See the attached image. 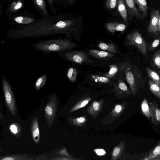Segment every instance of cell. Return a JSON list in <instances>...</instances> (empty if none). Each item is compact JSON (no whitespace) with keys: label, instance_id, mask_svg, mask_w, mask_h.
<instances>
[{"label":"cell","instance_id":"6da1fadb","mask_svg":"<svg viewBox=\"0 0 160 160\" xmlns=\"http://www.w3.org/2000/svg\"><path fill=\"white\" fill-rule=\"evenodd\" d=\"M35 21V34L40 36L62 33L75 36L82 32L84 27L81 15L68 12L41 17Z\"/></svg>","mask_w":160,"mask_h":160},{"label":"cell","instance_id":"7a4b0ae2","mask_svg":"<svg viewBox=\"0 0 160 160\" xmlns=\"http://www.w3.org/2000/svg\"><path fill=\"white\" fill-rule=\"evenodd\" d=\"M121 68L125 74L126 79L130 86L132 95L134 96L144 86L140 70L137 67L128 61L123 62Z\"/></svg>","mask_w":160,"mask_h":160},{"label":"cell","instance_id":"3957f363","mask_svg":"<svg viewBox=\"0 0 160 160\" xmlns=\"http://www.w3.org/2000/svg\"><path fill=\"white\" fill-rule=\"evenodd\" d=\"M36 48L44 52H59L78 47L75 43L65 39H55L41 42L36 44Z\"/></svg>","mask_w":160,"mask_h":160},{"label":"cell","instance_id":"277c9868","mask_svg":"<svg viewBox=\"0 0 160 160\" xmlns=\"http://www.w3.org/2000/svg\"><path fill=\"white\" fill-rule=\"evenodd\" d=\"M126 44L136 48L145 58H148L147 44L142 35L137 30L128 34L126 37Z\"/></svg>","mask_w":160,"mask_h":160},{"label":"cell","instance_id":"5b68a950","mask_svg":"<svg viewBox=\"0 0 160 160\" xmlns=\"http://www.w3.org/2000/svg\"><path fill=\"white\" fill-rule=\"evenodd\" d=\"M57 106L56 96L54 95L50 96L44 109L45 118L49 128L52 127L55 119Z\"/></svg>","mask_w":160,"mask_h":160},{"label":"cell","instance_id":"8992f818","mask_svg":"<svg viewBox=\"0 0 160 160\" xmlns=\"http://www.w3.org/2000/svg\"><path fill=\"white\" fill-rule=\"evenodd\" d=\"M128 104L127 102L115 104L112 111L102 120L101 123L107 124L112 123L122 115Z\"/></svg>","mask_w":160,"mask_h":160},{"label":"cell","instance_id":"52a82bcc","mask_svg":"<svg viewBox=\"0 0 160 160\" xmlns=\"http://www.w3.org/2000/svg\"><path fill=\"white\" fill-rule=\"evenodd\" d=\"M160 19L159 10H152L150 14V20L147 28L148 33L151 36L156 37L159 35L158 32V24Z\"/></svg>","mask_w":160,"mask_h":160},{"label":"cell","instance_id":"ba28073f","mask_svg":"<svg viewBox=\"0 0 160 160\" xmlns=\"http://www.w3.org/2000/svg\"><path fill=\"white\" fill-rule=\"evenodd\" d=\"M65 57L68 60L78 64L92 62L86 52L80 51L69 52L66 53Z\"/></svg>","mask_w":160,"mask_h":160},{"label":"cell","instance_id":"9c48e42d","mask_svg":"<svg viewBox=\"0 0 160 160\" xmlns=\"http://www.w3.org/2000/svg\"><path fill=\"white\" fill-rule=\"evenodd\" d=\"M3 90L7 106L12 114L15 116L17 109L14 97L9 86L6 83L3 84Z\"/></svg>","mask_w":160,"mask_h":160},{"label":"cell","instance_id":"30bf717a","mask_svg":"<svg viewBox=\"0 0 160 160\" xmlns=\"http://www.w3.org/2000/svg\"><path fill=\"white\" fill-rule=\"evenodd\" d=\"M115 95L118 98L123 97L127 98L132 95L131 90L128 88L125 83L121 80H119L114 85L113 90Z\"/></svg>","mask_w":160,"mask_h":160},{"label":"cell","instance_id":"8fae6325","mask_svg":"<svg viewBox=\"0 0 160 160\" xmlns=\"http://www.w3.org/2000/svg\"><path fill=\"white\" fill-rule=\"evenodd\" d=\"M104 101L101 99L98 101H95L87 108V111L92 118H96L102 111Z\"/></svg>","mask_w":160,"mask_h":160},{"label":"cell","instance_id":"7c38bea8","mask_svg":"<svg viewBox=\"0 0 160 160\" xmlns=\"http://www.w3.org/2000/svg\"><path fill=\"white\" fill-rule=\"evenodd\" d=\"M128 12L129 19L135 17L141 21L142 16L137 8L134 0H123Z\"/></svg>","mask_w":160,"mask_h":160},{"label":"cell","instance_id":"4fadbf2b","mask_svg":"<svg viewBox=\"0 0 160 160\" xmlns=\"http://www.w3.org/2000/svg\"><path fill=\"white\" fill-rule=\"evenodd\" d=\"M149 108L152 123L155 126L160 123V110L156 102L152 101L149 103Z\"/></svg>","mask_w":160,"mask_h":160},{"label":"cell","instance_id":"5bb4252c","mask_svg":"<svg viewBox=\"0 0 160 160\" xmlns=\"http://www.w3.org/2000/svg\"><path fill=\"white\" fill-rule=\"evenodd\" d=\"M31 133L34 142L38 144L40 140V133L37 116L35 117L32 120L31 124Z\"/></svg>","mask_w":160,"mask_h":160},{"label":"cell","instance_id":"9a60e30c","mask_svg":"<svg viewBox=\"0 0 160 160\" xmlns=\"http://www.w3.org/2000/svg\"><path fill=\"white\" fill-rule=\"evenodd\" d=\"M50 12L52 14L58 13V9L62 5L65 7L67 4L65 0H46Z\"/></svg>","mask_w":160,"mask_h":160},{"label":"cell","instance_id":"2e32d148","mask_svg":"<svg viewBox=\"0 0 160 160\" xmlns=\"http://www.w3.org/2000/svg\"><path fill=\"white\" fill-rule=\"evenodd\" d=\"M33 158L30 155L18 153L0 156V160H32Z\"/></svg>","mask_w":160,"mask_h":160},{"label":"cell","instance_id":"e0dca14e","mask_svg":"<svg viewBox=\"0 0 160 160\" xmlns=\"http://www.w3.org/2000/svg\"><path fill=\"white\" fill-rule=\"evenodd\" d=\"M34 3L41 17L50 16L45 0H33Z\"/></svg>","mask_w":160,"mask_h":160},{"label":"cell","instance_id":"ac0fdd59","mask_svg":"<svg viewBox=\"0 0 160 160\" xmlns=\"http://www.w3.org/2000/svg\"><path fill=\"white\" fill-rule=\"evenodd\" d=\"M88 53L92 57L103 60L109 59L114 56L113 54L109 52L95 49L90 50Z\"/></svg>","mask_w":160,"mask_h":160},{"label":"cell","instance_id":"d6986e66","mask_svg":"<svg viewBox=\"0 0 160 160\" xmlns=\"http://www.w3.org/2000/svg\"><path fill=\"white\" fill-rule=\"evenodd\" d=\"M125 142L122 140L118 145L113 148L111 154L112 160L118 159L121 157L125 147Z\"/></svg>","mask_w":160,"mask_h":160},{"label":"cell","instance_id":"ffe728a7","mask_svg":"<svg viewBox=\"0 0 160 160\" xmlns=\"http://www.w3.org/2000/svg\"><path fill=\"white\" fill-rule=\"evenodd\" d=\"M91 98L88 96L83 97L81 98L70 109L68 113H72L74 111L82 108L86 106L91 100Z\"/></svg>","mask_w":160,"mask_h":160},{"label":"cell","instance_id":"44dd1931","mask_svg":"<svg viewBox=\"0 0 160 160\" xmlns=\"http://www.w3.org/2000/svg\"><path fill=\"white\" fill-rule=\"evenodd\" d=\"M107 30L111 33L116 31H123L126 28L125 25L116 22H109L106 24Z\"/></svg>","mask_w":160,"mask_h":160},{"label":"cell","instance_id":"7402d4cb","mask_svg":"<svg viewBox=\"0 0 160 160\" xmlns=\"http://www.w3.org/2000/svg\"><path fill=\"white\" fill-rule=\"evenodd\" d=\"M69 122L72 125L77 127H83L86 125L88 119L86 116L78 117L68 118Z\"/></svg>","mask_w":160,"mask_h":160},{"label":"cell","instance_id":"603a6c76","mask_svg":"<svg viewBox=\"0 0 160 160\" xmlns=\"http://www.w3.org/2000/svg\"><path fill=\"white\" fill-rule=\"evenodd\" d=\"M144 160H160V142L150 152L147 157Z\"/></svg>","mask_w":160,"mask_h":160},{"label":"cell","instance_id":"cb8c5ba5","mask_svg":"<svg viewBox=\"0 0 160 160\" xmlns=\"http://www.w3.org/2000/svg\"><path fill=\"white\" fill-rule=\"evenodd\" d=\"M98 47L102 50L114 54L118 52L116 45L113 42H100L98 45Z\"/></svg>","mask_w":160,"mask_h":160},{"label":"cell","instance_id":"d4e9b609","mask_svg":"<svg viewBox=\"0 0 160 160\" xmlns=\"http://www.w3.org/2000/svg\"><path fill=\"white\" fill-rule=\"evenodd\" d=\"M117 5L118 11L120 15L126 23H127L128 12L123 0H118Z\"/></svg>","mask_w":160,"mask_h":160},{"label":"cell","instance_id":"484cf974","mask_svg":"<svg viewBox=\"0 0 160 160\" xmlns=\"http://www.w3.org/2000/svg\"><path fill=\"white\" fill-rule=\"evenodd\" d=\"M138 6L139 11L141 12V16L146 17L148 15V6L146 0H134Z\"/></svg>","mask_w":160,"mask_h":160},{"label":"cell","instance_id":"4316f807","mask_svg":"<svg viewBox=\"0 0 160 160\" xmlns=\"http://www.w3.org/2000/svg\"><path fill=\"white\" fill-rule=\"evenodd\" d=\"M148 84L149 90L152 93L160 99V89L159 86L156 84L152 79L149 80Z\"/></svg>","mask_w":160,"mask_h":160},{"label":"cell","instance_id":"83f0119b","mask_svg":"<svg viewBox=\"0 0 160 160\" xmlns=\"http://www.w3.org/2000/svg\"><path fill=\"white\" fill-rule=\"evenodd\" d=\"M141 108L143 114L148 119L151 118L149 106L146 98H144L142 101Z\"/></svg>","mask_w":160,"mask_h":160},{"label":"cell","instance_id":"f1b7e54d","mask_svg":"<svg viewBox=\"0 0 160 160\" xmlns=\"http://www.w3.org/2000/svg\"><path fill=\"white\" fill-rule=\"evenodd\" d=\"M146 71L149 77L160 87V79L159 75L148 66L146 68Z\"/></svg>","mask_w":160,"mask_h":160},{"label":"cell","instance_id":"f546056e","mask_svg":"<svg viewBox=\"0 0 160 160\" xmlns=\"http://www.w3.org/2000/svg\"><path fill=\"white\" fill-rule=\"evenodd\" d=\"M110 70L109 72L106 73L102 74L103 76L108 78H113L118 72V68L117 66L112 64L109 66Z\"/></svg>","mask_w":160,"mask_h":160},{"label":"cell","instance_id":"4dcf8cb0","mask_svg":"<svg viewBox=\"0 0 160 160\" xmlns=\"http://www.w3.org/2000/svg\"><path fill=\"white\" fill-rule=\"evenodd\" d=\"M47 76L46 74H43L36 81L35 87L37 90H39L44 86L46 82Z\"/></svg>","mask_w":160,"mask_h":160},{"label":"cell","instance_id":"1f68e13d","mask_svg":"<svg viewBox=\"0 0 160 160\" xmlns=\"http://www.w3.org/2000/svg\"><path fill=\"white\" fill-rule=\"evenodd\" d=\"M77 74V69L74 68H71L68 71L67 76L71 82H74L76 79Z\"/></svg>","mask_w":160,"mask_h":160},{"label":"cell","instance_id":"d6a6232c","mask_svg":"<svg viewBox=\"0 0 160 160\" xmlns=\"http://www.w3.org/2000/svg\"><path fill=\"white\" fill-rule=\"evenodd\" d=\"M15 21L19 23L23 24H27L34 22L36 20L33 18L23 17H18L15 19Z\"/></svg>","mask_w":160,"mask_h":160},{"label":"cell","instance_id":"836d02e7","mask_svg":"<svg viewBox=\"0 0 160 160\" xmlns=\"http://www.w3.org/2000/svg\"><path fill=\"white\" fill-rule=\"evenodd\" d=\"M152 61L154 65L158 69H160V50L158 49L152 56Z\"/></svg>","mask_w":160,"mask_h":160},{"label":"cell","instance_id":"e575fe53","mask_svg":"<svg viewBox=\"0 0 160 160\" xmlns=\"http://www.w3.org/2000/svg\"><path fill=\"white\" fill-rule=\"evenodd\" d=\"M92 79L95 82L99 83H106L109 82V78H108L100 76L97 75H92Z\"/></svg>","mask_w":160,"mask_h":160},{"label":"cell","instance_id":"d590c367","mask_svg":"<svg viewBox=\"0 0 160 160\" xmlns=\"http://www.w3.org/2000/svg\"><path fill=\"white\" fill-rule=\"evenodd\" d=\"M118 0H106L105 5L108 9H112L116 8L118 4Z\"/></svg>","mask_w":160,"mask_h":160},{"label":"cell","instance_id":"8d00e7d4","mask_svg":"<svg viewBox=\"0 0 160 160\" xmlns=\"http://www.w3.org/2000/svg\"><path fill=\"white\" fill-rule=\"evenodd\" d=\"M157 38L154 40L151 43L148 49L150 51L154 50L159 45L160 36L159 35L157 37Z\"/></svg>","mask_w":160,"mask_h":160},{"label":"cell","instance_id":"74e56055","mask_svg":"<svg viewBox=\"0 0 160 160\" xmlns=\"http://www.w3.org/2000/svg\"><path fill=\"white\" fill-rule=\"evenodd\" d=\"M57 153L59 155L64 156L67 157H70L71 156L68 153L67 149L65 147H64L60 150Z\"/></svg>","mask_w":160,"mask_h":160},{"label":"cell","instance_id":"f35d334b","mask_svg":"<svg viewBox=\"0 0 160 160\" xmlns=\"http://www.w3.org/2000/svg\"><path fill=\"white\" fill-rule=\"evenodd\" d=\"M11 131L14 134L17 133L18 131V126L15 123L11 125L10 127Z\"/></svg>","mask_w":160,"mask_h":160},{"label":"cell","instance_id":"ab89813d","mask_svg":"<svg viewBox=\"0 0 160 160\" xmlns=\"http://www.w3.org/2000/svg\"><path fill=\"white\" fill-rule=\"evenodd\" d=\"M93 151L98 156H101L106 154L105 151L102 149L97 148L93 150Z\"/></svg>","mask_w":160,"mask_h":160},{"label":"cell","instance_id":"60d3db41","mask_svg":"<svg viewBox=\"0 0 160 160\" xmlns=\"http://www.w3.org/2000/svg\"><path fill=\"white\" fill-rule=\"evenodd\" d=\"M50 160H74L76 159H72L70 158V157H58L55 158L49 159Z\"/></svg>","mask_w":160,"mask_h":160},{"label":"cell","instance_id":"b9f144b4","mask_svg":"<svg viewBox=\"0 0 160 160\" xmlns=\"http://www.w3.org/2000/svg\"><path fill=\"white\" fill-rule=\"evenodd\" d=\"M68 5L74 6L76 3V0H65Z\"/></svg>","mask_w":160,"mask_h":160},{"label":"cell","instance_id":"7bdbcfd3","mask_svg":"<svg viewBox=\"0 0 160 160\" xmlns=\"http://www.w3.org/2000/svg\"><path fill=\"white\" fill-rule=\"evenodd\" d=\"M22 3L21 2L18 3L15 6L14 8L16 10L20 9L22 6Z\"/></svg>","mask_w":160,"mask_h":160},{"label":"cell","instance_id":"ee69618b","mask_svg":"<svg viewBox=\"0 0 160 160\" xmlns=\"http://www.w3.org/2000/svg\"><path fill=\"white\" fill-rule=\"evenodd\" d=\"M41 157L42 158L39 157V158H37L36 159V160H46V159H47L46 158V157L45 156H41Z\"/></svg>","mask_w":160,"mask_h":160},{"label":"cell","instance_id":"f6af8a7d","mask_svg":"<svg viewBox=\"0 0 160 160\" xmlns=\"http://www.w3.org/2000/svg\"><path fill=\"white\" fill-rule=\"evenodd\" d=\"M4 151V149L0 147V152H3Z\"/></svg>","mask_w":160,"mask_h":160},{"label":"cell","instance_id":"bcb514c9","mask_svg":"<svg viewBox=\"0 0 160 160\" xmlns=\"http://www.w3.org/2000/svg\"><path fill=\"white\" fill-rule=\"evenodd\" d=\"M2 119V116H1V112H0V119Z\"/></svg>","mask_w":160,"mask_h":160}]
</instances>
